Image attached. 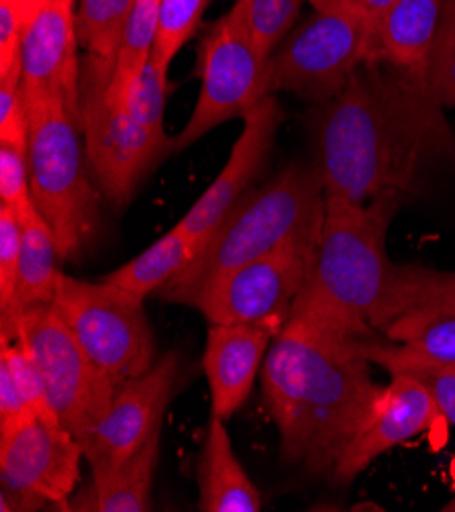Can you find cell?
Segmentation results:
<instances>
[{"mask_svg": "<svg viewBox=\"0 0 455 512\" xmlns=\"http://www.w3.org/2000/svg\"><path fill=\"white\" fill-rule=\"evenodd\" d=\"M415 306H455V272L404 266L402 313L415 309Z\"/></svg>", "mask_w": 455, "mask_h": 512, "instance_id": "cell-32", "label": "cell"}, {"mask_svg": "<svg viewBox=\"0 0 455 512\" xmlns=\"http://www.w3.org/2000/svg\"><path fill=\"white\" fill-rule=\"evenodd\" d=\"M0 3L7 5L17 15L25 33V29L31 25V21L39 15V11L49 3V0H0Z\"/></svg>", "mask_w": 455, "mask_h": 512, "instance_id": "cell-37", "label": "cell"}, {"mask_svg": "<svg viewBox=\"0 0 455 512\" xmlns=\"http://www.w3.org/2000/svg\"><path fill=\"white\" fill-rule=\"evenodd\" d=\"M311 129L327 198H404L437 166L455 164V133L427 80L384 60L364 62L337 96L317 105Z\"/></svg>", "mask_w": 455, "mask_h": 512, "instance_id": "cell-1", "label": "cell"}, {"mask_svg": "<svg viewBox=\"0 0 455 512\" xmlns=\"http://www.w3.org/2000/svg\"><path fill=\"white\" fill-rule=\"evenodd\" d=\"M382 335L419 360L455 366V306H415Z\"/></svg>", "mask_w": 455, "mask_h": 512, "instance_id": "cell-23", "label": "cell"}, {"mask_svg": "<svg viewBox=\"0 0 455 512\" xmlns=\"http://www.w3.org/2000/svg\"><path fill=\"white\" fill-rule=\"evenodd\" d=\"M0 204L13 209L19 221L37 213L31 196L27 149L0 143Z\"/></svg>", "mask_w": 455, "mask_h": 512, "instance_id": "cell-31", "label": "cell"}, {"mask_svg": "<svg viewBox=\"0 0 455 512\" xmlns=\"http://www.w3.org/2000/svg\"><path fill=\"white\" fill-rule=\"evenodd\" d=\"M113 70V62L88 54L80 74V129L100 194L123 209L143 178L174 151V141L151 135L131 117L125 102L109 96Z\"/></svg>", "mask_w": 455, "mask_h": 512, "instance_id": "cell-7", "label": "cell"}, {"mask_svg": "<svg viewBox=\"0 0 455 512\" xmlns=\"http://www.w3.org/2000/svg\"><path fill=\"white\" fill-rule=\"evenodd\" d=\"M278 333L256 325H209L202 353L211 390V413L229 421L254 390Z\"/></svg>", "mask_w": 455, "mask_h": 512, "instance_id": "cell-17", "label": "cell"}, {"mask_svg": "<svg viewBox=\"0 0 455 512\" xmlns=\"http://www.w3.org/2000/svg\"><path fill=\"white\" fill-rule=\"evenodd\" d=\"M209 0H160L158 33L151 64L168 74L178 51L194 35Z\"/></svg>", "mask_w": 455, "mask_h": 512, "instance_id": "cell-28", "label": "cell"}, {"mask_svg": "<svg viewBox=\"0 0 455 512\" xmlns=\"http://www.w3.org/2000/svg\"><path fill=\"white\" fill-rule=\"evenodd\" d=\"M439 417L437 404L421 382L409 376H392L390 384L376 396L362 429L339 455L331 478L337 484H351L374 459L427 433Z\"/></svg>", "mask_w": 455, "mask_h": 512, "instance_id": "cell-15", "label": "cell"}, {"mask_svg": "<svg viewBox=\"0 0 455 512\" xmlns=\"http://www.w3.org/2000/svg\"><path fill=\"white\" fill-rule=\"evenodd\" d=\"M402 204L384 192L356 204L327 198L321 243L290 317L349 337L382 333L404 309V266L388 258V229Z\"/></svg>", "mask_w": 455, "mask_h": 512, "instance_id": "cell-3", "label": "cell"}, {"mask_svg": "<svg viewBox=\"0 0 455 512\" xmlns=\"http://www.w3.org/2000/svg\"><path fill=\"white\" fill-rule=\"evenodd\" d=\"M158 11L160 0H135L109 82V96L119 102L125 100L129 88L151 60L158 33Z\"/></svg>", "mask_w": 455, "mask_h": 512, "instance_id": "cell-25", "label": "cell"}, {"mask_svg": "<svg viewBox=\"0 0 455 512\" xmlns=\"http://www.w3.org/2000/svg\"><path fill=\"white\" fill-rule=\"evenodd\" d=\"M356 339L290 317L266 355L262 390L280 433L282 457L313 476H331L382 390Z\"/></svg>", "mask_w": 455, "mask_h": 512, "instance_id": "cell-2", "label": "cell"}, {"mask_svg": "<svg viewBox=\"0 0 455 512\" xmlns=\"http://www.w3.org/2000/svg\"><path fill=\"white\" fill-rule=\"evenodd\" d=\"M198 251L200 247L188 235L172 227L137 258L107 274L105 280L145 300L170 284L196 258Z\"/></svg>", "mask_w": 455, "mask_h": 512, "instance_id": "cell-22", "label": "cell"}, {"mask_svg": "<svg viewBox=\"0 0 455 512\" xmlns=\"http://www.w3.org/2000/svg\"><path fill=\"white\" fill-rule=\"evenodd\" d=\"M162 429L151 435L125 464L105 478L74 492L66 510L74 512H147L151 510V484L160 462Z\"/></svg>", "mask_w": 455, "mask_h": 512, "instance_id": "cell-20", "label": "cell"}, {"mask_svg": "<svg viewBox=\"0 0 455 512\" xmlns=\"http://www.w3.org/2000/svg\"><path fill=\"white\" fill-rule=\"evenodd\" d=\"M241 119L243 131L221 174L176 223V229L188 235L200 249L266 166L286 113L276 94H270L260 98Z\"/></svg>", "mask_w": 455, "mask_h": 512, "instance_id": "cell-14", "label": "cell"}, {"mask_svg": "<svg viewBox=\"0 0 455 512\" xmlns=\"http://www.w3.org/2000/svg\"><path fill=\"white\" fill-rule=\"evenodd\" d=\"M166 96H168V74L147 64L143 72L137 76L133 86L125 96V107L131 117L145 127L151 135L162 141H174L166 135L164 129V111H166Z\"/></svg>", "mask_w": 455, "mask_h": 512, "instance_id": "cell-30", "label": "cell"}, {"mask_svg": "<svg viewBox=\"0 0 455 512\" xmlns=\"http://www.w3.org/2000/svg\"><path fill=\"white\" fill-rule=\"evenodd\" d=\"M427 86L443 109L455 107V0H443L427 66Z\"/></svg>", "mask_w": 455, "mask_h": 512, "instance_id": "cell-29", "label": "cell"}, {"mask_svg": "<svg viewBox=\"0 0 455 512\" xmlns=\"http://www.w3.org/2000/svg\"><path fill=\"white\" fill-rule=\"evenodd\" d=\"M327 215L325 182L317 166H288L260 188H249L196 258L160 290L182 304L211 278L286 247L319 249Z\"/></svg>", "mask_w": 455, "mask_h": 512, "instance_id": "cell-4", "label": "cell"}, {"mask_svg": "<svg viewBox=\"0 0 455 512\" xmlns=\"http://www.w3.org/2000/svg\"><path fill=\"white\" fill-rule=\"evenodd\" d=\"M33 419L31 408L11 374L5 368H0V437L15 433Z\"/></svg>", "mask_w": 455, "mask_h": 512, "instance_id": "cell-36", "label": "cell"}, {"mask_svg": "<svg viewBox=\"0 0 455 512\" xmlns=\"http://www.w3.org/2000/svg\"><path fill=\"white\" fill-rule=\"evenodd\" d=\"M368 60H374V25L356 5L317 11L268 58L264 96L290 92L321 105L337 96Z\"/></svg>", "mask_w": 455, "mask_h": 512, "instance_id": "cell-6", "label": "cell"}, {"mask_svg": "<svg viewBox=\"0 0 455 512\" xmlns=\"http://www.w3.org/2000/svg\"><path fill=\"white\" fill-rule=\"evenodd\" d=\"M368 19L372 25H376V21L396 3V0H351Z\"/></svg>", "mask_w": 455, "mask_h": 512, "instance_id": "cell-38", "label": "cell"}, {"mask_svg": "<svg viewBox=\"0 0 455 512\" xmlns=\"http://www.w3.org/2000/svg\"><path fill=\"white\" fill-rule=\"evenodd\" d=\"M302 0H237L227 13L254 41L264 58H270L274 49L290 33Z\"/></svg>", "mask_w": 455, "mask_h": 512, "instance_id": "cell-27", "label": "cell"}, {"mask_svg": "<svg viewBox=\"0 0 455 512\" xmlns=\"http://www.w3.org/2000/svg\"><path fill=\"white\" fill-rule=\"evenodd\" d=\"M23 241H21V260H19V278L13 306L7 313H0V335L3 341H17V319L23 311L39 304H52L58 292L62 272L58 270V245L52 229L41 219L39 213H33L25 221Z\"/></svg>", "mask_w": 455, "mask_h": 512, "instance_id": "cell-21", "label": "cell"}, {"mask_svg": "<svg viewBox=\"0 0 455 512\" xmlns=\"http://www.w3.org/2000/svg\"><path fill=\"white\" fill-rule=\"evenodd\" d=\"M0 143L25 147L29 143V119L21 80H0Z\"/></svg>", "mask_w": 455, "mask_h": 512, "instance_id": "cell-34", "label": "cell"}, {"mask_svg": "<svg viewBox=\"0 0 455 512\" xmlns=\"http://www.w3.org/2000/svg\"><path fill=\"white\" fill-rule=\"evenodd\" d=\"M309 3L315 7V11L325 13V11H335V9L351 3V0H309Z\"/></svg>", "mask_w": 455, "mask_h": 512, "instance_id": "cell-39", "label": "cell"}, {"mask_svg": "<svg viewBox=\"0 0 455 512\" xmlns=\"http://www.w3.org/2000/svg\"><path fill=\"white\" fill-rule=\"evenodd\" d=\"M266 62L229 15L217 21L198 49L200 94L188 123L174 137V151H184L219 125L243 117L264 98Z\"/></svg>", "mask_w": 455, "mask_h": 512, "instance_id": "cell-12", "label": "cell"}, {"mask_svg": "<svg viewBox=\"0 0 455 512\" xmlns=\"http://www.w3.org/2000/svg\"><path fill=\"white\" fill-rule=\"evenodd\" d=\"M52 304L90 360L119 388L158 362L143 298L105 278L88 282L62 274Z\"/></svg>", "mask_w": 455, "mask_h": 512, "instance_id": "cell-8", "label": "cell"}, {"mask_svg": "<svg viewBox=\"0 0 455 512\" xmlns=\"http://www.w3.org/2000/svg\"><path fill=\"white\" fill-rule=\"evenodd\" d=\"M82 459V445L58 423L33 419L0 437V510H66L80 482Z\"/></svg>", "mask_w": 455, "mask_h": 512, "instance_id": "cell-11", "label": "cell"}, {"mask_svg": "<svg viewBox=\"0 0 455 512\" xmlns=\"http://www.w3.org/2000/svg\"><path fill=\"white\" fill-rule=\"evenodd\" d=\"M23 227L17 213L0 204V313H7L17 292Z\"/></svg>", "mask_w": 455, "mask_h": 512, "instance_id": "cell-33", "label": "cell"}, {"mask_svg": "<svg viewBox=\"0 0 455 512\" xmlns=\"http://www.w3.org/2000/svg\"><path fill=\"white\" fill-rule=\"evenodd\" d=\"M180 353L170 349L143 376L119 388L109 411L78 443L92 478H105L162 429L164 415L176 396Z\"/></svg>", "mask_w": 455, "mask_h": 512, "instance_id": "cell-13", "label": "cell"}, {"mask_svg": "<svg viewBox=\"0 0 455 512\" xmlns=\"http://www.w3.org/2000/svg\"><path fill=\"white\" fill-rule=\"evenodd\" d=\"M315 255L317 251L302 247L274 251L211 278L182 304L202 313L209 325H256L280 333L305 288Z\"/></svg>", "mask_w": 455, "mask_h": 512, "instance_id": "cell-10", "label": "cell"}, {"mask_svg": "<svg viewBox=\"0 0 455 512\" xmlns=\"http://www.w3.org/2000/svg\"><path fill=\"white\" fill-rule=\"evenodd\" d=\"M17 341L33 355L60 423L80 441L105 417L119 386L90 360L54 304L23 311Z\"/></svg>", "mask_w": 455, "mask_h": 512, "instance_id": "cell-9", "label": "cell"}, {"mask_svg": "<svg viewBox=\"0 0 455 512\" xmlns=\"http://www.w3.org/2000/svg\"><path fill=\"white\" fill-rule=\"evenodd\" d=\"M133 9L135 0H80L76 33L86 54L115 64Z\"/></svg>", "mask_w": 455, "mask_h": 512, "instance_id": "cell-26", "label": "cell"}, {"mask_svg": "<svg viewBox=\"0 0 455 512\" xmlns=\"http://www.w3.org/2000/svg\"><path fill=\"white\" fill-rule=\"evenodd\" d=\"M76 0H49L23 33V90H45L64 98L80 123V74Z\"/></svg>", "mask_w": 455, "mask_h": 512, "instance_id": "cell-16", "label": "cell"}, {"mask_svg": "<svg viewBox=\"0 0 455 512\" xmlns=\"http://www.w3.org/2000/svg\"><path fill=\"white\" fill-rule=\"evenodd\" d=\"M441 510H443V512H455V496H453L447 504H443Z\"/></svg>", "mask_w": 455, "mask_h": 512, "instance_id": "cell-40", "label": "cell"}, {"mask_svg": "<svg viewBox=\"0 0 455 512\" xmlns=\"http://www.w3.org/2000/svg\"><path fill=\"white\" fill-rule=\"evenodd\" d=\"M225 419L211 413L196 464L200 512H260L262 496L233 451Z\"/></svg>", "mask_w": 455, "mask_h": 512, "instance_id": "cell-18", "label": "cell"}, {"mask_svg": "<svg viewBox=\"0 0 455 512\" xmlns=\"http://www.w3.org/2000/svg\"><path fill=\"white\" fill-rule=\"evenodd\" d=\"M23 100L33 204L54 233L60 260H78L100 233V190L88 168L80 123L54 92L23 90Z\"/></svg>", "mask_w": 455, "mask_h": 512, "instance_id": "cell-5", "label": "cell"}, {"mask_svg": "<svg viewBox=\"0 0 455 512\" xmlns=\"http://www.w3.org/2000/svg\"><path fill=\"white\" fill-rule=\"evenodd\" d=\"M358 349L370 364L384 368L390 376H409L421 382L437 404L443 419L455 427V366L419 360L392 341L358 337Z\"/></svg>", "mask_w": 455, "mask_h": 512, "instance_id": "cell-24", "label": "cell"}, {"mask_svg": "<svg viewBox=\"0 0 455 512\" xmlns=\"http://www.w3.org/2000/svg\"><path fill=\"white\" fill-rule=\"evenodd\" d=\"M23 78V25L0 3V80Z\"/></svg>", "mask_w": 455, "mask_h": 512, "instance_id": "cell-35", "label": "cell"}, {"mask_svg": "<svg viewBox=\"0 0 455 512\" xmlns=\"http://www.w3.org/2000/svg\"><path fill=\"white\" fill-rule=\"evenodd\" d=\"M443 0H396L374 25V60L427 80Z\"/></svg>", "mask_w": 455, "mask_h": 512, "instance_id": "cell-19", "label": "cell"}]
</instances>
